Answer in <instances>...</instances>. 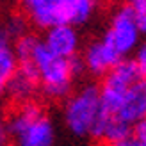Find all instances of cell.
I'll return each mask as SVG.
<instances>
[{"mask_svg": "<svg viewBox=\"0 0 146 146\" xmlns=\"http://www.w3.org/2000/svg\"><path fill=\"white\" fill-rule=\"evenodd\" d=\"M9 141L14 146H54L55 127L39 104H20L7 116Z\"/></svg>", "mask_w": 146, "mask_h": 146, "instance_id": "obj_1", "label": "cell"}, {"mask_svg": "<svg viewBox=\"0 0 146 146\" xmlns=\"http://www.w3.org/2000/svg\"><path fill=\"white\" fill-rule=\"evenodd\" d=\"M27 62H32V66L38 71L39 91L48 100H62L70 94L75 78L71 73L70 59L52 54L39 39Z\"/></svg>", "mask_w": 146, "mask_h": 146, "instance_id": "obj_2", "label": "cell"}, {"mask_svg": "<svg viewBox=\"0 0 146 146\" xmlns=\"http://www.w3.org/2000/svg\"><path fill=\"white\" fill-rule=\"evenodd\" d=\"M100 89L89 84L68 98L64 105V123L70 132L78 137L91 135L94 123L100 118Z\"/></svg>", "mask_w": 146, "mask_h": 146, "instance_id": "obj_3", "label": "cell"}, {"mask_svg": "<svg viewBox=\"0 0 146 146\" xmlns=\"http://www.w3.org/2000/svg\"><path fill=\"white\" fill-rule=\"evenodd\" d=\"M104 36L112 43V46L118 50V54L121 57L128 55L130 52H134V48L139 46L141 31H139V27H137L134 13L130 11L128 5L119 7V9L112 14L109 31Z\"/></svg>", "mask_w": 146, "mask_h": 146, "instance_id": "obj_4", "label": "cell"}, {"mask_svg": "<svg viewBox=\"0 0 146 146\" xmlns=\"http://www.w3.org/2000/svg\"><path fill=\"white\" fill-rule=\"evenodd\" d=\"M20 13L34 27L48 31L50 27L64 23L62 0H18Z\"/></svg>", "mask_w": 146, "mask_h": 146, "instance_id": "obj_5", "label": "cell"}, {"mask_svg": "<svg viewBox=\"0 0 146 146\" xmlns=\"http://www.w3.org/2000/svg\"><path fill=\"white\" fill-rule=\"evenodd\" d=\"M38 93H39V78L36 68L32 66V62H20L13 80L9 82L5 96L13 100L16 105H20L27 104V102H34Z\"/></svg>", "mask_w": 146, "mask_h": 146, "instance_id": "obj_6", "label": "cell"}, {"mask_svg": "<svg viewBox=\"0 0 146 146\" xmlns=\"http://www.w3.org/2000/svg\"><path fill=\"white\" fill-rule=\"evenodd\" d=\"M121 59L123 57L118 54V50L112 46V43L105 36L102 39L91 43L86 48L82 57L86 70L91 71L93 75H107Z\"/></svg>", "mask_w": 146, "mask_h": 146, "instance_id": "obj_7", "label": "cell"}, {"mask_svg": "<svg viewBox=\"0 0 146 146\" xmlns=\"http://www.w3.org/2000/svg\"><path fill=\"white\" fill-rule=\"evenodd\" d=\"M41 41L52 54L64 57V59H71L77 55L80 43L75 27L70 23H59L50 27L48 31H45V38Z\"/></svg>", "mask_w": 146, "mask_h": 146, "instance_id": "obj_8", "label": "cell"}, {"mask_svg": "<svg viewBox=\"0 0 146 146\" xmlns=\"http://www.w3.org/2000/svg\"><path fill=\"white\" fill-rule=\"evenodd\" d=\"M116 116L130 127L146 118V80H139L127 89Z\"/></svg>", "mask_w": 146, "mask_h": 146, "instance_id": "obj_9", "label": "cell"}, {"mask_svg": "<svg viewBox=\"0 0 146 146\" xmlns=\"http://www.w3.org/2000/svg\"><path fill=\"white\" fill-rule=\"evenodd\" d=\"M139 80H143V78L139 75V71H137L134 61L132 59H121L105 75L104 84H102V89L125 94L128 87H132L134 84L139 82Z\"/></svg>", "mask_w": 146, "mask_h": 146, "instance_id": "obj_10", "label": "cell"}, {"mask_svg": "<svg viewBox=\"0 0 146 146\" xmlns=\"http://www.w3.org/2000/svg\"><path fill=\"white\" fill-rule=\"evenodd\" d=\"M98 0H62V16L64 23L84 25L91 20Z\"/></svg>", "mask_w": 146, "mask_h": 146, "instance_id": "obj_11", "label": "cell"}, {"mask_svg": "<svg viewBox=\"0 0 146 146\" xmlns=\"http://www.w3.org/2000/svg\"><path fill=\"white\" fill-rule=\"evenodd\" d=\"M18 57L14 54L13 46L0 48V98L5 96L9 82L13 80L14 73L18 70Z\"/></svg>", "mask_w": 146, "mask_h": 146, "instance_id": "obj_12", "label": "cell"}, {"mask_svg": "<svg viewBox=\"0 0 146 146\" xmlns=\"http://www.w3.org/2000/svg\"><path fill=\"white\" fill-rule=\"evenodd\" d=\"M2 21H4L9 36L13 38V41H16L21 36L29 34V20L21 13H11V14H7V18L2 20Z\"/></svg>", "mask_w": 146, "mask_h": 146, "instance_id": "obj_13", "label": "cell"}, {"mask_svg": "<svg viewBox=\"0 0 146 146\" xmlns=\"http://www.w3.org/2000/svg\"><path fill=\"white\" fill-rule=\"evenodd\" d=\"M127 5L134 13V18L137 21L141 34L146 36V0H127Z\"/></svg>", "mask_w": 146, "mask_h": 146, "instance_id": "obj_14", "label": "cell"}, {"mask_svg": "<svg viewBox=\"0 0 146 146\" xmlns=\"http://www.w3.org/2000/svg\"><path fill=\"white\" fill-rule=\"evenodd\" d=\"M134 64H135V68L137 71H139V75L143 80H146V43H143V45L137 46L135 50V55H134Z\"/></svg>", "mask_w": 146, "mask_h": 146, "instance_id": "obj_15", "label": "cell"}, {"mask_svg": "<svg viewBox=\"0 0 146 146\" xmlns=\"http://www.w3.org/2000/svg\"><path fill=\"white\" fill-rule=\"evenodd\" d=\"M130 137L141 146H146V118L137 121L132 125V132H130Z\"/></svg>", "mask_w": 146, "mask_h": 146, "instance_id": "obj_16", "label": "cell"}, {"mask_svg": "<svg viewBox=\"0 0 146 146\" xmlns=\"http://www.w3.org/2000/svg\"><path fill=\"white\" fill-rule=\"evenodd\" d=\"M9 143V132H7V118L0 112V146H7Z\"/></svg>", "mask_w": 146, "mask_h": 146, "instance_id": "obj_17", "label": "cell"}, {"mask_svg": "<svg viewBox=\"0 0 146 146\" xmlns=\"http://www.w3.org/2000/svg\"><path fill=\"white\" fill-rule=\"evenodd\" d=\"M13 43L14 41H13V38L9 36V32H7L4 21H0V48H9Z\"/></svg>", "mask_w": 146, "mask_h": 146, "instance_id": "obj_18", "label": "cell"}, {"mask_svg": "<svg viewBox=\"0 0 146 146\" xmlns=\"http://www.w3.org/2000/svg\"><path fill=\"white\" fill-rule=\"evenodd\" d=\"M112 146H141V144H137L132 137H127V139H123V141L116 143V144H112Z\"/></svg>", "mask_w": 146, "mask_h": 146, "instance_id": "obj_19", "label": "cell"}, {"mask_svg": "<svg viewBox=\"0 0 146 146\" xmlns=\"http://www.w3.org/2000/svg\"><path fill=\"white\" fill-rule=\"evenodd\" d=\"M0 5H2V0H0Z\"/></svg>", "mask_w": 146, "mask_h": 146, "instance_id": "obj_20", "label": "cell"}]
</instances>
